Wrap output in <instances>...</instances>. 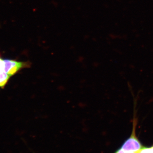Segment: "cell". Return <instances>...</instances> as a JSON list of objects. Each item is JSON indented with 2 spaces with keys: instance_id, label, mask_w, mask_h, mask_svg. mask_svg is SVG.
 Returning <instances> with one entry per match:
<instances>
[{
  "instance_id": "6da1fadb",
  "label": "cell",
  "mask_w": 153,
  "mask_h": 153,
  "mask_svg": "<svg viewBox=\"0 0 153 153\" xmlns=\"http://www.w3.org/2000/svg\"><path fill=\"white\" fill-rule=\"evenodd\" d=\"M135 111V108L134 106L131 134V135L130 137L125 142L121 148L122 149L126 152H138L143 148L136 134V130L137 125V119L136 116V112Z\"/></svg>"
},
{
  "instance_id": "7a4b0ae2",
  "label": "cell",
  "mask_w": 153,
  "mask_h": 153,
  "mask_svg": "<svg viewBox=\"0 0 153 153\" xmlns=\"http://www.w3.org/2000/svg\"><path fill=\"white\" fill-rule=\"evenodd\" d=\"M151 149V153H153V146L152 147L150 148Z\"/></svg>"
}]
</instances>
